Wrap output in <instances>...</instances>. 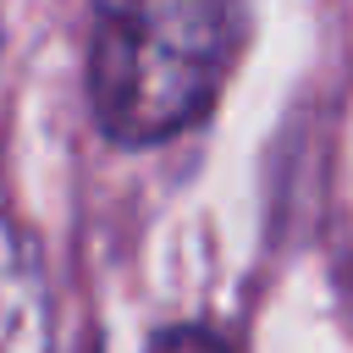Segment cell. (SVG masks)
I'll list each match as a JSON object with an SVG mask.
<instances>
[{
  "label": "cell",
  "instance_id": "6da1fadb",
  "mask_svg": "<svg viewBox=\"0 0 353 353\" xmlns=\"http://www.w3.org/2000/svg\"><path fill=\"white\" fill-rule=\"evenodd\" d=\"M243 11L215 0H121L94 11L88 105L116 143H160L215 105Z\"/></svg>",
  "mask_w": 353,
  "mask_h": 353
},
{
  "label": "cell",
  "instance_id": "7a4b0ae2",
  "mask_svg": "<svg viewBox=\"0 0 353 353\" xmlns=\"http://www.w3.org/2000/svg\"><path fill=\"white\" fill-rule=\"evenodd\" d=\"M0 353H55L39 248L6 215H0Z\"/></svg>",
  "mask_w": 353,
  "mask_h": 353
},
{
  "label": "cell",
  "instance_id": "3957f363",
  "mask_svg": "<svg viewBox=\"0 0 353 353\" xmlns=\"http://www.w3.org/2000/svg\"><path fill=\"white\" fill-rule=\"evenodd\" d=\"M143 353H226L204 325H165L143 342Z\"/></svg>",
  "mask_w": 353,
  "mask_h": 353
}]
</instances>
